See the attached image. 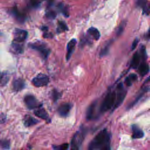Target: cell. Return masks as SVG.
Returning <instances> with one entry per match:
<instances>
[{
    "label": "cell",
    "mask_w": 150,
    "mask_h": 150,
    "mask_svg": "<svg viewBox=\"0 0 150 150\" xmlns=\"http://www.w3.org/2000/svg\"><path fill=\"white\" fill-rule=\"evenodd\" d=\"M112 40L109 42L108 44H107L103 48V49L101 50V52H100V56L101 57L102 56H104L105 55H107L108 54L109 52V49H110V46H111V44H112Z\"/></svg>",
    "instance_id": "obj_22"
},
{
    "label": "cell",
    "mask_w": 150,
    "mask_h": 150,
    "mask_svg": "<svg viewBox=\"0 0 150 150\" xmlns=\"http://www.w3.org/2000/svg\"><path fill=\"white\" fill-rule=\"evenodd\" d=\"M34 113H35V116H36L38 117H40V118H42L43 120H45L48 123L51 122V119L49 118V116L48 113L44 109L41 108L40 107L39 108H37V109L36 110H35Z\"/></svg>",
    "instance_id": "obj_11"
},
{
    "label": "cell",
    "mask_w": 150,
    "mask_h": 150,
    "mask_svg": "<svg viewBox=\"0 0 150 150\" xmlns=\"http://www.w3.org/2000/svg\"><path fill=\"white\" fill-rule=\"evenodd\" d=\"M0 146L4 149H9L10 146V142L8 140H0Z\"/></svg>",
    "instance_id": "obj_25"
},
{
    "label": "cell",
    "mask_w": 150,
    "mask_h": 150,
    "mask_svg": "<svg viewBox=\"0 0 150 150\" xmlns=\"http://www.w3.org/2000/svg\"><path fill=\"white\" fill-rule=\"evenodd\" d=\"M8 82V76L7 74L0 73V86H4Z\"/></svg>",
    "instance_id": "obj_24"
},
{
    "label": "cell",
    "mask_w": 150,
    "mask_h": 150,
    "mask_svg": "<svg viewBox=\"0 0 150 150\" xmlns=\"http://www.w3.org/2000/svg\"><path fill=\"white\" fill-rule=\"evenodd\" d=\"M49 82V79L47 75L43 73H39L32 79V83L34 86L40 88L47 86Z\"/></svg>",
    "instance_id": "obj_5"
},
{
    "label": "cell",
    "mask_w": 150,
    "mask_h": 150,
    "mask_svg": "<svg viewBox=\"0 0 150 150\" xmlns=\"http://www.w3.org/2000/svg\"><path fill=\"white\" fill-rule=\"evenodd\" d=\"M24 124L26 127H31L38 123L39 121L30 115H26L24 118Z\"/></svg>",
    "instance_id": "obj_15"
},
{
    "label": "cell",
    "mask_w": 150,
    "mask_h": 150,
    "mask_svg": "<svg viewBox=\"0 0 150 150\" xmlns=\"http://www.w3.org/2000/svg\"><path fill=\"white\" fill-rule=\"evenodd\" d=\"M86 135V130L82 128L80 130L77 131L73 136L72 142L71 147L73 149H79L84 140Z\"/></svg>",
    "instance_id": "obj_4"
},
{
    "label": "cell",
    "mask_w": 150,
    "mask_h": 150,
    "mask_svg": "<svg viewBox=\"0 0 150 150\" xmlns=\"http://www.w3.org/2000/svg\"><path fill=\"white\" fill-rule=\"evenodd\" d=\"M21 44L22 43L17 42L13 40L12 43V48L13 51H14V52H15L16 53H21L23 52L24 47Z\"/></svg>",
    "instance_id": "obj_20"
},
{
    "label": "cell",
    "mask_w": 150,
    "mask_h": 150,
    "mask_svg": "<svg viewBox=\"0 0 150 150\" xmlns=\"http://www.w3.org/2000/svg\"><path fill=\"white\" fill-rule=\"evenodd\" d=\"M29 48L38 52L43 59H47L50 54V49L42 42H35L29 44Z\"/></svg>",
    "instance_id": "obj_3"
},
{
    "label": "cell",
    "mask_w": 150,
    "mask_h": 150,
    "mask_svg": "<svg viewBox=\"0 0 150 150\" xmlns=\"http://www.w3.org/2000/svg\"><path fill=\"white\" fill-rule=\"evenodd\" d=\"M25 86V81L23 79H15L12 83V88L16 92L21 91L23 90Z\"/></svg>",
    "instance_id": "obj_13"
},
{
    "label": "cell",
    "mask_w": 150,
    "mask_h": 150,
    "mask_svg": "<svg viewBox=\"0 0 150 150\" xmlns=\"http://www.w3.org/2000/svg\"><path fill=\"white\" fill-rule=\"evenodd\" d=\"M68 30V26L66 24L63 22V21H59L58 22V27L57 29L58 32H65Z\"/></svg>",
    "instance_id": "obj_23"
},
{
    "label": "cell",
    "mask_w": 150,
    "mask_h": 150,
    "mask_svg": "<svg viewBox=\"0 0 150 150\" xmlns=\"http://www.w3.org/2000/svg\"><path fill=\"white\" fill-rule=\"evenodd\" d=\"M149 72V67L145 62L141 63L138 66V73L142 76L147 75Z\"/></svg>",
    "instance_id": "obj_17"
},
{
    "label": "cell",
    "mask_w": 150,
    "mask_h": 150,
    "mask_svg": "<svg viewBox=\"0 0 150 150\" xmlns=\"http://www.w3.org/2000/svg\"><path fill=\"white\" fill-rule=\"evenodd\" d=\"M59 95H60V94L58 92H56L55 90L53 91L52 96H53V98L55 101H56V100H58L59 98Z\"/></svg>",
    "instance_id": "obj_30"
},
{
    "label": "cell",
    "mask_w": 150,
    "mask_h": 150,
    "mask_svg": "<svg viewBox=\"0 0 150 150\" xmlns=\"http://www.w3.org/2000/svg\"><path fill=\"white\" fill-rule=\"evenodd\" d=\"M125 23L123 22V23H121V24L120 25V27L118 28V30H117V35H120L123 32V30L125 28Z\"/></svg>",
    "instance_id": "obj_29"
},
{
    "label": "cell",
    "mask_w": 150,
    "mask_h": 150,
    "mask_svg": "<svg viewBox=\"0 0 150 150\" xmlns=\"http://www.w3.org/2000/svg\"><path fill=\"white\" fill-rule=\"evenodd\" d=\"M72 108V104L69 103H66L61 104L58 109L59 114L63 117H67Z\"/></svg>",
    "instance_id": "obj_9"
},
{
    "label": "cell",
    "mask_w": 150,
    "mask_h": 150,
    "mask_svg": "<svg viewBox=\"0 0 150 150\" xmlns=\"http://www.w3.org/2000/svg\"><path fill=\"white\" fill-rule=\"evenodd\" d=\"M88 34L95 40H97L100 38V34L99 30L94 27H91L88 30Z\"/></svg>",
    "instance_id": "obj_19"
},
{
    "label": "cell",
    "mask_w": 150,
    "mask_h": 150,
    "mask_svg": "<svg viewBox=\"0 0 150 150\" xmlns=\"http://www.w3.org/2000/svg\"><path fill=\"white\" fill-rule=\"evenodd\" d=\"M12 13L15 18L20 23H24L25 20V16L21 13L17 9V8H14L12 10Z\"/></svg>",
    "instance_id": "obj_18"
},
{
    "label": "cell",
    "mask_w": 150,
    "mask_h": 150,
    "mask_svg": "<svg viewBox=\"0 0 150 150\" xmlns=\"http://www.w3.org/2000/svg\"><path fill=\"white\" fill-rule=\"evenodd\" d=\"M141 58V56L138 52H136L134 54L132 60V62H131V67L132 68L136 69L138 67V66L140 65Z\"/></svg>",
    "instance_id": "obj_16"
},
{
    "label": "cell",
    "mask_w": 150,
    "mask_h": 150,
    "mask_svg": "<svg viewBox=\"0 0 150 150\" xmlns=\"http://www.w3.org/2000/svg\"><path fill=\"white\" fill-rule=\"evenodd\" d=\"M53 148L55 149H60V150H65V149H68L69 148V144H62L61 145H59V146H58V147H56V146H54Z\"/></svg>",
    "instance_id": "obj_26"
},
{
    "label": "cell",
    "mask_w": 150,
    "mask_h": 150,
    "mask_svg": "<svg viewBox=\"0 0 150 150\" xmlns=\"http://www.w3.org/2000/svg\"><path fill=\"white\" fill-rule=\"evenodd\" d=\"M138 39H136L134 40V42H133V44H132V50H134L136 48V47L137 46V45H138Z\"/></svg>",
    "instance_id": "obj_31"
},
{
    "label": "cell",
    "mask_w": 150,
    "mask_h": 150,
    "mask_svg": "<svg viewBox=\"0 0 150 150\" xmlns=\"http://www.w3.org/2000/svg\"><path fill=\"white\" fill-rule=\"evenodd\" d=\"M96 107H97V102L93 103L88 109L86 113V118L88 120H90L96 118Z\"/></svg>",
    "instance_id": "obj_10"
},
{
    "label": "cell",
    "mask_w": 150,
    "mask_h": 150,
    "mask_svg": "<svg viewBox=\"0 0 150 150\" xmlns=\"http://www.w3.org/2000/svg\"><path fill=\"white\" fill-rule=\"evenodd\" d=\"M46 16H47V18H48L49 19H54L56 16V14L55 11H49L47 13Z\"/></svg>",
    "instance_id": "obj_28"
},
{
    "label": "cell",
    "mask_w": 150,
    "mask_h": 150,
    "mask_svg": "<svg viewBox=\"0 0 150 150\" xmlns=\"http://www.w3.org/2000/svg\"><path fill=\"white\" fill-rule=\"evenodd\" d=\"M137 76L134 73H132L126 77L125 80V83L127 86H130L132 85L133 82L137 80Z\"/></svg>",
    "instance_id": "obj_21"
},
{
    "label": "cell",
    "mask_w": 150,
    "mask_h": 150,
    "mask_svg": "<svg viewBox=\"0 0 150 150\" xmlns=\"http://www.w3.org/2000/svg\"><path fill=\"white\" fill-rule=\"evenodd\" d=\"M117 92L116 93V100L114 106V109H117L121 105L127 93L123 88V85L122 83H120L117 86Z\"/></svg>",
    "instance_id": "obj_6"
},
{
    "label": "cell",
    "mask_w": 150,
    "mask_h": 150,
    "mask_svg": "<svg viewBox=\"0 0 150 150\" xmlns=\"http://www.w3.org/2000/svg\"><path fill=\"white\" fill-rule=\"evenodd\" d=\"M24 101L27 108L29 109H34L40 108L42 104L38 101V100L31 95H27L25 97Z\"/></svg>",
    "instance_id": "obj_7"
},
{
    "label": "cell",
    "mask_w": 150,
    "mask_h": 150,
    "mask_svg": "<svg viewBox=\"0 0 150 150\" xmlns=\"http://www.w3.org/2000/svg\"><path fill=\"white\" fill-rule=\"evenodd\" d=\"M132 138L133 139H139L141 138L144 137V133L142 132V130L136 125H132Z\"/></svg>",
    "instance_id": "obj_14"
},
{
    "label": "cell",
    "mask_w": 150,
    "mask_h": 150,
    "mask_svg": "<svg viewBox=\"0 0 150 150\" xmlns=\"http://www.w3.org/2000/svg\"><path fill=\"white\" fill-rule=\"evenodd\" d=\"M110 135L106 129L101 130L90 142L89 149L90 150H107L110 149Z\"/></svg>",
    "instance_id": "obj_1"
},
{
    "label": "cell",
    "mask_w": 150,
    "mask_h": 150,
    "mask_svg": "<svg viewBox=\"0 0 150 150\" xmlns=\"http://www.w3.org/2000/svg\"><path fill=\"white\" fill-rule=\"evenodd\" d=\"M53 1H54V0H49V1H48V5H49V7H51L53 4Z\"/></svg>",
    "instance_id": "obj_32"
},
{
    "label": "cell",
    "mask_w": 150,
    "mask_h": 150,
    "mask_svg": "<svg viewBox=\"0 0 150 150\" xmlns=\"http://www.w3.org/2000/svg\"><path fill=\"white\" fill-rule=\"evenodd\" d=\"M148 36L149 38H150V28H149V29L148 31Z\"/></svg>",
    "instance_id": "obj_33"
},
{
    "label": "cell",
    "mask_w": 150,
    "mask_h": 150,
    "mask_svg": "<svg viewBox=\"0 0 150 150\" xmlns=\"http://www.w3.org/2000/svg\"><path fill=\"white\" fill-rule=\"evenodd\" d=\"M116 100V92H110L106 95L100 107V113H104L114 108Z\"/></svg>",
    "instance_id": "obj_2"
},
{
    "label": "cell",
    "mask_w": 150,
    "mask_h": 150,
    "mask_svg": "<svg viewBox=\"0 0 150 150\" xmlns=\"http://www.w3.org/2000/svg\"><path fill=\"white\" fill-rule=\"evenodd\" d=\"M32 5L35 7H38L40 5V4L41 3L42 0H29Z\"/></svg>",
    "instance_id": "obj_27"
},
{
    "label": "cell",
    "mask_w": 150,
    "mask_h": 150,
    "mask_svg": "<svg viewBox=\"0 0 150 150\" xmlns=\"http://www.w3.org/2000/svg\"><path fill=\"white\" fill-rule=\"evenodd\" d=\"M77 44V41L75 39L71 40L67 45V53H66V60L68 61L72 56L75 49V47Z\"/></svg>",
    "instance_id": "obj_12"
},
{
    "label": "cell",
    "mask_w": 150,
    "mask_h": 150,
    "mask_svg": "<svg viewBox=\"0 0 150 150\" xmlns=\"http://www.w3.org/2000/svg\"><path fill=\"white\" fill-rule=\"evenodd\" d=\"M27 31L21 29H16L14 32V41L23 43L27 39Z\"/></svg>",
    "instance_id": "obj_8"
}]
</instances>
